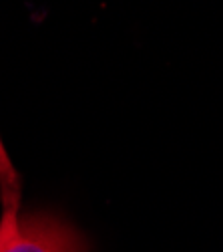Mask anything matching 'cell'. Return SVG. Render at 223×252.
<instances>
[{
	"instance_id": "obj_1",
	"label": "cell",
	"mask_w": 223,
	"mask_h": 252,
	"mask_svg": "<svg viewBox=\"0 0 223 252\" xmlns=\"http://www.w3.org/2000/svg\"><path fill=\"white\" fill-rule=\"evenodd\" d=\"M0 252H91V242L56 214L14 210L0 220Z\"/></svg>"
},
{
	"instance_id": "obj_2",
	"label": "cell",
	"mask_w": 223,
	"mask_h": 252,
	"mask_svg": "<svg viewBox=\"0 0 223 252\" xmlns=\"http://www.w3.org/2000/svg\"><path fill=\"white\" fill-rule=\"evenodd\" d=\"M0 190H2V206L4 212H14L18 210V174L10 163V158L6 154V148L0 139Z\"/></svg>"
}]
</instances>
